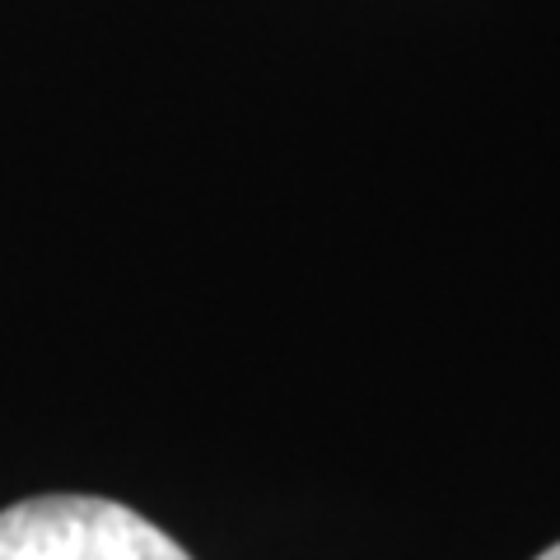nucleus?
<instances>
[{"label": "nucleus", "mask_w": 560, "mask_h": 560, "mask_svg": "<svg viewBox=\"0 0 560 560\" xmlns=\"http://www.w3.org/2000/svg\"><path fill=\"white\" fill-rule=\"evenodd\" d=\"M0 560H191L117 500L33 495L0 514Z\"/></svg>", "instance_id": "1"}, {"label": "nucleus", "mask_w": 560, "mask_h": 560, "mask_svg": "<svg viewBox=\"0 0 560 560\" xmlns=\"http://www.w3.org/2000/svg\"><path fill=\"white\" fill-rule=\"evenodd\" d=\"M537 560H560V541H556V547H551V551H541Z\"/></svg>", "instance_id": "2"}]
</instances>
